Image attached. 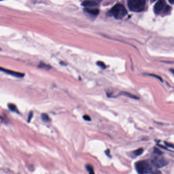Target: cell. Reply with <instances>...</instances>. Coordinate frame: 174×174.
<instances>
[{
    "mask_svg": "<svg viewBox=\"0 0 174 174\" xmlns=\"http://www.w3.org/2000/svg\"><path fill=\"white\" fill-rule=\"evenodd\" d=\"M135 169L139 174H147L152 171V167L147 160H141L135 163Z\"/></svg>",
    "mask_w": 174,
    "mask_h": 174,
    "instance_id": "1",
    "label": "cell"
},
{
    "mask_svg": "<svg viewBox=\"0 0 174 174\" xmlns=\"http://www.w3.org/2000/svg\"><path fill=\"white\" fill-rule=\"evenodd\" d=\"M146 5L145 0H130L128 2V6L131 11L141 12L144 10Z\"/></svg>",
    "mask_w": 174,
    "mask_h": 174,
    "instance_id": "2",
    "label": "cell"
},
{
    "mask_svg": "<svg viewBox=\"0 0 174 174\" xmlns=\"http://www.w3.org/2000/svg\"><path fill=\"white\" fill-rule=\"evenodd\" d=\"M110 13L116 19H123L126 15L127 11L123 5L121 4H117L111 9Z\"/></svg>",
    "mask_w": 174,
    "mask_h": 174,
    "instance_id": "3",
    "label": "cell"
},
{
    "mask_svg": "<svg viewBox=\"0 0 174 174\" xmlns=\"http://www.w3.org/2000/svg\"><path fill=\"white\" fill-rule=\"evenodd\" d=\"M151 164L156 167L161 168L165 166L167 164V160H166L162 155H157L154 154L151 159Z\"/></svg>",
    "mask_w": 174,
    "mask_h": 174,
    "instance_id": "4",
    "label": "cell"
},
{
    "mask_svg": "<svg viewBox=\"0 0 174 174\" xmlns=\"http://www.w3.org/2000/svg\"><path fill=\"white\" fill-rule=\"evenodd\" d=\"M166 3L165 1L160 0L156 3L154 7V11L156 14H160L163 10H164L167 6Z\"/></svg>",
    "mask_w": 174,
    "mask_h": 174,
    "instance_id": "5",
    "label": "cell"
},
{
    "mask_svg": "<svg viewBox=\"0 0 174 174\" xmlns=\"http://www.w3.org/2000/svg\"><path fill=\"white\" fill-rule=\"evenodd\" d=\"M0 71L4 72L5 73H6L7 74L10 75L12 76L13 77H17V78H23L25 76V74H23V73L7 70V69H4L3 67H0Z\"/></svg>",
    "mask_w": 174,
    "mask_h": 174,
    "instance_id": "6",
    "label": "cell"
},
{
    "mask_svg": "<svg viewBox=\"0 0 174 174\" xmlns=\"http://www.w3.org/2000/svg\"><path fill=\"white\" fill-rule=\"evenodd\" d=\"M82 5L85 6V7L90 8V7H93L97 6L98 3L94 1H84V2H82Z\"/></svg>",
    "mask_w": 174,
    "mask_h": 174,
    "instance_id": "7",
    "label": "cell"
},
{
    "mask_svg": "<svg viewBox=\"0 0 174 174\" xmlns=\"http://www.w3.org/2000/svg\"><path fill=\"white\" fill-rule=\"evenodd\" d=\"M85 11L88 12V13L92 14V15H97L99 13V10L98 9H94V8H86Z\"/></svg>",
    "mask_w": 174,
    "mask_h": 174,
    "instance_id": "8",
    "label": "cell"
},
{
    "mask_svg": "<svg viewBox=\"0 0 174 174\" xmlns=\"http://www.w3.org/2000/svg\"><path fill=\"white\" fill-rule=\"evenodd\" d=\"M8 106L9 109L12 111V112H17L18 113V109L17 108L16 106L13 104H11V103H10L8 105Z\"/></svg>",
    "mask_w": 174,
    "mask_h": 174,
    "instance_id": "9",
    "label": "cell"
},
{
    "mask_svg": "<svg viewBox=\"0 0 174 174\" xmlns=\"http://www.w3.org/2000/svg\"><path fill=\"white\" fill-rule=\"evenodd\" d=\"M143 152H144L143 148H139V149H137V150L134 151V152H133V154H134L136 156H138L141 155V154H142L143 153Z\"/></svg>",
    "mask_w": 174,
    "mask_h": 174,
    "instance_id": "10",
    "label": "cell"
},
{
    "mask_svg": "<svg viewBox=\"0 0 174 174\" xmlns=\"http://www.w3.org/2000/svg\"><path fill=\"white\" fill-rule=\"evenodd\" d=\"M41 118L42 121L44 122H49L50 121V118H49L48 115L46 114H41Z\"/></svg>",
    "mask_w": 174,
    "mask_h": 174,
    "instance_id": "11",
    "label": "cell"
},
{
    "mask_svg": "<svg viewBox=\"0 0 174 174\" xmlns=\"http://www.w3.org/2000/svg\"><path fill=\"white\" fill-rule=\"evenodd\" d=\"M39 67L41 68V69H44L46 70H49L51 68V67L49 65L46 64L44 63L41 62L39 65Z\"/></svg>",
    "mask_w": 174,
    "mask_h": 174,
    "instance_id": "12",
    "label": "cell"
},
{
    "mask_svg": "<svg viewBox=\"0 0 174 174\" xmlns=\"http://www.w3.org/2000/svg\"><path fill=\"white\" fill-rule=\"evenodd\" d=\"M87 169L89 173V174H95L93 167L91 165H87Z\"/></svg>",
    "mask_w": 174,
    "mask_h": 174,
    "instance_id": "13",
    "label": "cell"
},
{
    "mask_svg": "<svg viewBox=\"0 0 174 174\" xmlns=\"http://www.w3.org/2000/svg\"><path fill=\"white\" fill-rule=\"evenodd\" d=\"M123 95H126L127 97H131V98H132V99H139V97H137L135 96V95H133L131 94V93H130L124 92V93H123Z\"/></svg>",
    "mask_w": 174,
    "mask_h": 174,
    "instance_id": "14",
    "label": "cell"
},
{
    "mask_svg": "<svg viewBox=\"0 0 174 174\" xmlns=\"http://www.w3.org/2000/svg\"><path fill=\"white\" fill-rule=\"evenodd\" d=\"M154 154H157V155H163L162 152L160 151L159 149L157 148H155V149L154 150Z\"/></svg>",
    "mask_w": 174,
    "mask_h": 174,
    "instance_id": "15",
    "label": "cell"
},
{
    "mask_svg": "<svg viewBox=\"0 0 174 174\" xmlns=\"http://www.w3.org/2000/svg\"><path fill=\"white\" fill-rule=\"evenodd\" d=\"M97 65L99 66L100 67H102V69H105V67H106V66H105V64H104L103 62H101V61H98V62H97Z\"/></svg>",
    "mask_w": 174,
    "mask_h": 174,
    "instance_id": "16",
    "label": "cell"
},
{
    "mask_svg": "<svg viewBox=\"0 0 174 174\" xmlns=\"http://www.w3.org/2000/svg\"><path fill=\"white\" fill-rule=\"evenodd\" d=\"M83 118L86 121H91V118L88 115H85L83 116Z\"/></svg>",
    "mask_w": 174,
    "mask_h": 174,
    "instance_id": "17",
    "label": "cell"
},
{
    "mask_svg": "<svg viewBox=\"0 0 174 174\" xmlns=\"http://www.w3.org/2000/svg\"><path fill=\"white\" fill-rule=\"evenodd\" d=\"M149 75H150V76H153V77H156V78H157V79H159V80H160L161 81H163V80H162V79L161 78V77H159V76H157V75H155L154 74H150Z\"/></svg>",
    "mask_w": 174,
    "mask_h": 174,
    "instance_id": "18",
    "label": "cell"
},
{
    "mask_svg": "<svg viewBox=\"0 0 174 174\" xmlns=\"http://www.w3.org/2000/svg\"><path fill=\"white\" fill-rule=\"evenodd\" d=\"M105 154L108 156V157H109L110 158L111 157V155H110V150L109 149H107V150L105 151Z\"/></svg>",
    "mask_w": 174,
    "mask_h": 174,
    "instance_id": "19",
    "label": "cell"
},
{
    "mask_svg": "<svg viewBox=\"0 0 174 174\" xmlns=\"http://www.w3.org/2000/svg\"><path fill=\"white\" fill-rule=\"evenodd\" d=\"M32 116H33V112H31L30 114H29V118H28V121L29 122H30V120H31Z\"/></svg>",
    "mask_w": 174,
    "mask_h": 174,
    "instance_id": "20",
    "label": "cell"
},
{
    "mask_svg": "<svg viewBox=\"0 0 174 174\" xmlns=\"http://www.w3.org/2000/svg\"><path fill=\"white\" fill-rule=\"evenodd\" d=\"M151 174H161V173L160 172V171H154V172H152Z\"/></svg>",
    "mask_w": 174,
    "mask_h": 174,
    "instance_id": "21",
    "label": "cell"
},
{
    "mask_svg": "<svg viewBox=\"0 0 174 174\" xmlns=\"http://www.w3.org/2000/svg\"><path fill=\"white\" fill-rule=\"evenodd\" d=\"M169 3H172V4H174V1H172V0H171V1H169Z\"/></svg>",
    "mask_w": 174,
    "mask_h": 174,
    "instance_id": "22",
    "label": "cell"
}]
</instances>
